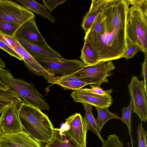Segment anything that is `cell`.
<instances>
[{
    "instance_id": "obj_17",
    "label": "cell",
    "mask_w": 147,
    "mask_h": 147,
    "mask_svg": "<svg viewBox=\"0 0 147 147\" xmlns=\"http://www.w3.org/2000/svg\"><path fill=\"white\" fill-rule=\"evenodd\" d=\"M46 145L49 147H82L75 142L66 131L61 127L54 128L53 137Z\"/></svg>"
},
{
    "instance_id": "obj_33",
    "label": "cell",
    "mask_w": 147,
    "mask_h": 147,
    "mask_svg": "<svg viewBox=\"0 0 147 147\" xmlns=\"http://www.w3.org/2000/svg\"><path fill=\"white\" fill-rule=\"evenodd\" d=\"M0 48L5 51L11 56L13 57L20 61H22V59L15 51L3 42L0 41Z\"/></svg>"
},
{
    "instance_id": "obj_14",
    "label": "cell",
    "mask_w": 147,
    "mask_h": 147,
    "mask_svg": "<svg viewBox=\"0 0 147 147\" xmlns=\"http://www.w3.org/2000/svg\"><path fill=\"white\" fill-rule=\"evenodd\" d=\"M17 40L21 45L32 56L37 55L49 59H58L63 57L58 52L55 51L49 45L45 46L30 42L22 38Z\"/></svg>"
},
{
    "instance_id": "obj_11",
    "label": "cell",
    "mask_w": 147,
    "mask_h": 147,
    "mask_svg": "<svg viewBox=\"0 0 147 147\" xmlns=\"http://www.w3.org/2000/svg\"><path fill=\"white\" fill-rule=\"evenodd\" d=\"M0 147H42L24 131L9 134L2 133L0 136Z\"/></svg>"
},
{
    "instance_id": "obj_31",
    "label": "cell",
    "mask_w": 147,
    "mask_h": 147,
    "mask_svg": "<svg viewBox=\"0 0 147 147\" xmlns=\"http://www.w3.org/2000/svg\"><path fill=\"white\" fill-rule=\"evenodd\" d=\"M129 5L138 7L147 16V0H127Z\"/></svg>"
},
{
    "instance_id": "obj_2",
    "label": "cell",
    "mask_w": 147,
    "mask_h": 147,
    "mask_svg": "<svg viewBox=\"0 0 147 147\" xmlns=\"http://www.w3.org/2000/svg\"><path fill=\"white\" fill-rule=\"evenodd\" d=\"M1 80L26 103L41 110L50 109L49 104L33 84L14 78L7 70L5 69L3 72Z\"/></svg>"
},
{
    "instance_id": "obj_25",
    "label": "cell",
    "mask_w": 147,
    "mask_h": 147,
    "mask_svg": "<svg viewBox=\"0 0 147 147\" xmlns=\"http://www.w3.org/2000/svg\"><path fill=\"white\" fill-rule=\"evenodd\" d=\"M21 26L16 23L0 21V33L10 37H14Z\"/></svg>"
},
{
    "instance_id": "obj_18",
    "label": "cell",
    "mask_w": 147,
    "mask_h": 147,
    "mask_svg": "<svg viewBox=\"0 0 147 147\" xmlns=\"http://www.w3.org/2000/svg\"><path fill=\"white\" fill-rule=\"evenodd\" d=\"M24 7L47 19L51 23L55 22V18L52 16L44 5L34 0H16Z\"/></svg>"
},
{
    "instance_id": "obj_22",
    "label": "cell",
    "mask_w": 147,
    "mask_h": 147,
    "mask_svg": "<svg viewBox=\"0 0 147 147\" xmlns=\"http://www.w3.org/2000/svg\"><path fill=\"white\" fill-rule=\"evenodd\" d=\"M133 108L132 102L130 99V103L128 106L123 107L122 110V116L120 119L121 121L125 123L127 127L130 138L131 147H134L131 123V114Z\"/></svg>"
},
{
    "instance_id": "obj_35",
    "label": "cell",
    "mask_w": 147,
    "mask_h": 147,
    "mask_svg": "<svg viewBox=\"0 0 147 147\" xmlns=\"http://www.w3.org/2000/svg\"><path fill=\"white\" fill-rule=\"evenodd\" d=\"M5 63L0 57V67L2 68H5Z\"/></svg>"
},
{
    "instance_id": "obj_13",
    "label": "cell",
    "mask_w": 147,
    "mask_h": 147,
    "mask_svg": "<svg viewBox=\"0 0 147 147\" xmlns=\"http://www.w3.org/2000/svg\"><path fill=\"white\" fill-rule=\"evenodd\" d=\"M14 51L22 59L27 68L32 73L37 76H42L47 80L55 76L45 69L19 42Z\"/></svg>"
},
{
    "instance_id": "obj_34",
    "label": "cell",
    "mask_w": 147,
    "mask_h": 147,
    "mask_svg": "<svg viewBox=\"0 0 147 147\" xmlns=\"http://www.w3.org/2000/svg\"><path fill=\"white\" fill-rule=\"evenodd\" d=\"M9 88L1 80H0V88L4 90H7Z\"/></svg>"
},
{
    "instance_id": "obj_15",
    "label": "cell",
    "mask_w": 147,
    "mask_h": 147,
    "mask_svg": "<svg viewBox=\"0 0 147 147\" xmlns=\"http://www.w3.org/2000/svg\"><path fill=\"white\" fill-rule=\"evenodd\" d=\"M47 82L49 83L59 85L65 90H74L91 84L86 81L70 75L63 76H55L47 80Z\"/></svg>"
},
{
    "instance_id": "obj_32",
    "label": "cell",
    "mask_w": 147,
    "mask_h": 147,
    "mask_svg": "<svg viewBox=\"0 0 147 147\" xmlns=\"http://www.w3.org/2000/svg\"><path fill=\"white\" fill-rule=\"evenodd\" d=\"M145 58L144 61L142 64V71L141 75L144 79L145 90L147 92V52L144 53Z\"/></svg>"
},
{
    "instance_id": "obj_4",
    "label": "cell",
    "mask_w": 147,
    "mask_h": 147,
    "mask_svg": "<svg viewBox=\"0 0 147 147\" xmlns=\"http://www.w3.org/2000/svg\"><path fill=\"white\" fill-rule=\"evenodd\" d=\"M115 67L111 61H100L94 64L85 65L71 75L99 86L108 82L107 78L113 75Z\"/></svg>"
},
{
    "instance_id": "obj_7",
    "label": "cell",
    "mask_w": 147,
    "mask_h": 147,
    "mask_svg": "<svg viewBox=\"0 0 147 147\" xmlns=\"http://www.w3.org/2000/svg\"><path fill=\"white\" fill-rule=\"evenodd\" d=\"M129 94L133 105V112L139 117L141 121L147 119V93L146 92L143 81L140 80L134 76L128 85Z\"/></svg>"
},
{
    "instance_id": "obj_37",
    "label": "cell",
    "mask_w": 147,
    "mask_h": 147,
    "mask_svg": "<svg viewBox=\"0 0 147 147\" xmlns=\"http://www.w3.org/2000/svg\"><path fill=\"white\" fill-rule=\"evenodd\" d=\"M2 134V133L0 129V136L1 135V134Z\"/></svg>"
},
{
    "instance_id": "obj_30",
    "label": "cell",
    "mask_w": 147,
    "mask_h": 147,
    "mask_svg": "<svg viewBox=\"0 0 147 147\" xmlns=\"http://www.w3.org/2000/svg\"><path fill=\"white\" fill-rule=\"evenodd\" d=\"M67 1V0H42L44 5L47 10L52 12L57 7Z\"/></svg>"
},
{
    "instance_id": "obj_10",
    "label": "cell",
    "mask_w": 147,
    "mask_h": 147,
    "mask_svg": "<svg viewBox=\"0 0 147 147\" xmlns=\"http://www.w3.org/2000/svg\"><path fill=\"white\" fill-rule=\"evenodd\" d=\"M74 100L77 102L85 103L95 107H109L112 104L111 96H101L89 92L87 88L75 90L70 94Z\"/></svg>"
},
{
    "instance_id": "obj_28",
    "label": "cell",
    "mask_w": 147,
    "mask_h": 147,
    "mask_svg": "<svg viewBox=\"0 0 147 147\" xmlns=\"http://www.w3.org/2000/svg\"><path fill=\"white\" fill-rule=\"evenodd\" d=\"M90 88H87L89 92L101 96H107L111 95L113 90L110 89L107 90H104L99 86L91 84L90 86Z\"/></svg>"
},
{
    "instance_id": "obj_20",
    "label": "cell",
    "mask_w": 147,
    "mask_h": 147,
    "mask_svg": "<svg viewBox=\"0 0 147 147\" xmlns=\"http://www.w3.org/2000/svg\"><path fill=\"white\" fill-rule=\"evenodd\" d=\"M84 39V43L80 56L81 61L85 65H91L99 62L98 53L88 40Z\"/></svg>"
},
{
    "instance_id": "obj_5",
    "label": "cell",
    "mask_w": 147,
    "mask_h": 147,
    "mask_svg": "<svg viewBox=\"0 0 147 147\" xmlns=\"http://www.w3.org/2000/svg\"><path fill=\"white\" fill-rule=\"evenodd\" d=\"M32 56L49 73L55 76L68 75L78 71L85 65L78 59H49L37 55Z\"/></svg>"
},
{
    "instance_id": "obj_36",
    "label": "cell",
    "mask_w": 147,
    "mask_h": 147,
    "mask_svg": "<svg viewBox=\"0 0 147 147\" xmlns=\"http://www.w3.org/2000/svg\"><path fill=\"white\" fill-rule=\"evenodd\" d=\"M4 70L2 67H0V80H1L2 73Z\"/></svg>"
},
{
    "instance_id": "obj_26",
    "label": "cell",
    "mask_w": 147,
    "mask_h": 147,
    "mask_svg": "<svg viewBox=\"0 0 147 147\" xmlns=\"http://www.w3.org/2000/svg\"><path fill=\"white\" fill-rule=\"evenodd\" d=\"M140 51H142L141 49L137 44L127 42L126 49L121 58H125L126 60L132 58Z\"/></svg>"
},
{
    "instance_id": "obj_8",
    "label": "cell",
    "mask_w": 147,
    "mask_h": 147,
    "mask_svg": "<svg viewBox=\"0 0 147 147\" xmlns=\"http://www.w3.org/2000/svg\"><path fill=\"white\" fill-rule=\"evenodd\" d=\"M60 127L65 130L77 144L82 147H87L88 130L80 113H76L69 116Z\"/></svg>"
},
{
    "instance_id": "obj_29",
    "label": "cell",
    "mask_w": 147,
    "mask_h": 147,
    "mask_svg": "<svg viewBox=\"0 0 147 147\" xmlns=\"http://www.w3.org/2000/svg\"><path fill=\"white\" fill-rule=\"evenodd\" d=\"M0 41L4 43L13 51L15 47L19 43L18 41L14 37H10L1 33Z\"/></svg>"
},
{
    "instance_id": "obj_3",
    "label": "cell",
    "mask_w": 147,
    "mask_h": 147,
    "mask_svg": "<svg viewBox=\"0 0 147 147\" xmlns=\"http://www.w3.org/2000/svg\"><path fill=\"white\" fill-rule=\"evenodd\" d=\"M126 31L127 42L137 44L142 52H147V16L138 7H129Z\"/></svg>"
},
{
    "instance_id": "obj_1",
    "label": "cell",
    "mask_w": 147,
    "mask_h": 147,
    "mask_svg": "<svg viewBox=\"0 0 147 147\" xmlns=\"http://www.w3.org/2000/svg\"><path fill=\"white\" fill-rule=\"evenodd\" d=\"M18 115L23 130L40 143H48L54 132L48 116L39 109L24 102L19 104Z\"/></svg>"
},
{
    "instance_id": "obj_27",
    "label": "cell",
    "mask_w": 147,
    "mask_h": 147,
    "mask_svg": "<svg viewBox=\"0 0 147 147\" xmlns=\"http://www.w3.org/2000/svg\"><path fill=\"white\" fill-rule=\"evenodd\" d=\"M137 134L138 140L137 147H147V132L143 128L142 122L138 127Z\"/></svg>"
},
{
    "instance_id": "obj_12",
    "label": "cell",
    "mask_w": 147,
    "mask_h": 147,
    "mask_svg": "<svg viewBox=\"0 0 147 147\" xmlns=\"http://www.w3.org/2000/svg\"><path fill=\"white\" fill-rule=\"evenodd\" d=\"M14 37L16 40L22 38L40 45L49 46L39 31L34 18L22 25L16 33Z\"/></svg>"
},
{
    "instance_id": "obj_19",
    "label": "cell",
    "mask_w": 147,
    "mask_h": 147,
    "mask_svg": "<svg viewBox=\"0 0 147 147\" xmlns=\"http://www.w3.org/2000/svg\"><path fill=\"white\" fill-rule=\"evenodd\" d=\"M82 105L85 111L83 119L88 130H90L96 135L103 144L105 140L102 136L98 128L96 119L92 113V106L85 103Z\"/></svg>"
},
{
    "instance_id": "obj_21",
    "label": "cell",
    "mask_w": 147,
    "mask_h": 147,
    "mask_svg": "<svg viewBox=\"0 0 147 147\" xmlns=\"http://www.w3.org/2000/svg\"><path fill=\"white\" fill-rule=\"evenodd\" d=\"M95 108L98 113L96 122L100 133L104 125L108 121L114 119H120V117L117 114L113 113L109 111V107Z\"/></svg>"
},
{
    "instance_id": "obj_23",
    "label": "cell",
    "mask_w": 147,
    "mask_h": 147,
    "mask_svg": "<svg viewBox=\"0 0 147 147\" xmlns=\"http://www.w3.org/2000/svg\"><path fill=\"white\" fill-rule=\"evenodd\" d=\"M24 102L10 89L4 90L0 88V103L8 104L16 102L18 104Z\"/></svg>"
},
{
    "instance_id": "obj_9",
    "label": "cell",
    "mask_w": 147,
    "mask_h": 147,
    "mask_svg": "<svg viewBox=\"0 0 147 147\" xmlns=\"http://www.w3.org/2000/svg\"><path fill=\"white\" fill-rule=\"evenodd\" d=\"M18 105L16 102L10 103L1 113L0 129L2 133H12L23 130L19 116Z\"/></svg>"
},
{
    "instance_id": "obj_6",
    "label": "cell",
    "mask_w": 147,
    "mask_h": 147,
    "mask_svg": "<svg viewBox=\"0 0 147 147\" xmlns=\"http://www.w3.org/2000/svg\"><path fill=\"white\" fill-rule=\"evenodd\" d=\"M35 17L30 10L13 1L0 0V21L21 26Z\"/></svg>"
},
{
    "instance_id": "obj_24",
    "label": "cell",
    "mask_w": 147,
    "mask_h": 147,
    "mask_svg": "<svg viewBox=\"0 0 147 147\" xmlns=\"http://www.w3.org/2000/svg\"><path fill=\"white\" fill-rule=\"evenodd\" d=\"M88 30L100 35H102L105 33V17L102 11L95 19Z\"/></svg>"
},
{
    "instance_id": "obj_39",
    "label": "cell",
    "mask_w": 147,
    "mask_h": 147,
    "mask_svg": "<svg viewBox=\"0 0 147 147\" xmlns=\"http://www.w3.org/2000/svg\"><path fill=\"white\" fill-rule=\"evenodd\" d=\"M45 147H46L45 146Z\"/></svg>"
},
{
    "instance_id": "obj_38",
    "label": "cell",
    "mask_w": 147,
    "mask_h": 147,
    "mask_svg": "<svg viewBox=\"0 0 147 147\" xmlns=\"http://www.w3.org/2000/svg\"><path fill=\"white\" fill-rule=\"evenodd\" d=\"M45 146L46 147H48V146H47L45 145Z\"/></svg>"
},
{
    "instance_id": "obj_16",
    "label": "cell",
    "mask_w": 147,
    "mask_h": 147,
    "mask_svg": "<svg viewBox=\"0 0 147 147\" xmlns=\"http://www.w3.org/2000/svg\"><path fill=\"white\" fill-rule=\"evenodd\" d=\"M109 0H92L88 11L84 16L81 26L82 29L87 32L93 22L105 7Z\"/></svg>"
}]
</instances>
